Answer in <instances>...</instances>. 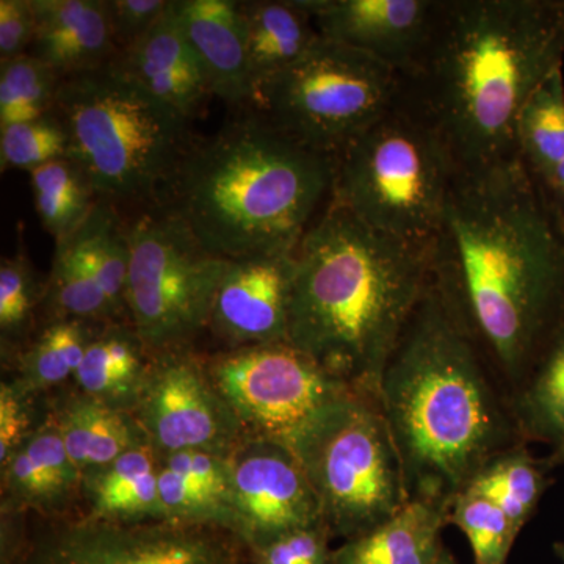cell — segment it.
I'll return each mask as SVG.
<instances>
[{
    "label": "cell",
    "instance_id": "cell-13",
    "mask_svg": "<svg viewBox=\"0 0 564 564\" xmlns=\"http://www.w3.org/2000/svg\"><path fill=\"white\" fill-rule=\"evenodd\" d=\"M132 415L161 456L184 451L229 455L245 437L207 359L191 347L151 356Z\"/></svg>",
    "mask_w": 564,
    "mask_h": 564
},
{
    "label": "cell",
    "instance_id": "cell-20",
    "mask_svg": "<svg viewBox=\"0 0 564 564\" xmlns=\"http://www.w3.org/2000/svg\"><path fill=\"white\" fill-rule=\"evenodd\" d=\"M173 9L209 76L214 96L228 106L254 102L240 2L173 0Z\"/></svg>",
    "mask_w": 564,
    "mask_h": 564
},
{
    "label": "cell",
    "instance_id": "cell-33",
    "mask_svg": "<svg viewBox=\"0 0 564 564\" xmlns=\"http://www.w3.org/2000/svg\"><path fill=\"white\" fill-rule=\"evenodd\" d=\"M46 282H40L31 261L18 252L0 265V339L3 355L18 352L31 340L35 311L43 306Z\"/></svg>",
    "mask_w": 564,
    "mask_h": 564
},
{
    "label": "cell",
    "instance_id": "cell-31",
    "mask_svg": "<svg viewBox=\"0 0 564 564\" xmlns=\"http://www.w3.org/2000/svg\"><path fill=\"white\" fill-rule=\"evenodd\" d=\"M516 415L529 443L564 440V326L514 395Z\"/></svg>",
    "mask_w": 564,
    "mask_h": 564
},
{
    "label": "cell",
    "instance_id": "cell-8",
    "mask_svg": "<svg viewBox=\"0 0 564 564\" xmlns=\"http://www.w3.org/2000/svg\"><path fill=\"white\" fill-rule=\"evenodd\" d=\"M289 447L333 538L369 533L408 503L402 463L378 397L348 392L315 415Z\"/></svg>",
    "mask_w": 564,
    "mask_h": 564
},
{
    "label": "cell",
    "instance_id": "cell-37",
    "mask_svg": "<svg viewBox=\"0 0 564 564\" xmlns=\"http://www.w3.org/2000/svg\"><path fill=\"white\" fill-rule=\"evenodd\" d=\"M170 3L169 0H107L118 55L135 46L158 24Z\"/></svg>",
    "mask_w": 564,
    "mask_h": 564
},
{
    "label": "cell",
    "instance_id": "cell-26",
    "mask_svg": "<svg viewBox=\"0 0 564 564\" xmlns=\"http://www.w3.org/2000/svg\"><path fill=\"white\" fill-rule=\"evenodd\" d=\"M150 362V351L131 323H107L88 345L74 384L115 410L132 414Z\"/></svg>",
    "mask_w": 564,
    "mask_h": 564
},
{
    "label": "cell",
    "instance_id": "cell-36",
    "mask_svg": "<svg viewBox=\"0 0 564 564\" xmlns=\"http://www.w3.org/2000/svg\"><path fill=\"white\" fill-rule=\"evenodd\" d=\"M333 534L325 522L248 545L251 564H333Z\"/></svg>",
    "mask_w": 564,
    "mask_h": 564
},
{
    "label": "cell",
    "instance_id": "cell-28",
    "mask_svg": "<svg viewBox=\"0 0 564 564\" xmlns=\"http://www.w3.org/2000/svg\"><path fill=\"white\" fill-rule=\"evenodd\" d=\"M527 445L494 456L464 489L496 503L518 533L536 513L549 486L547 470L551 469L547 462H538Z\"/></svg>",
    "mask_w": 564,
    "mask_h": 564
},
{
    "label": "cell",
    "instance_id": "cell-6",
    "mask_svg": "<svg viewBox=\"0 0 564 564\" xmlns=\"http://www.w3.org/2000/svg\"><path fill=\"white\" fill-rule=\"evenodd\" d=\"M54 113L68 135V158L115 206L158 202L192 147L188 121L118 61L63 79Z\"/></svg>",
    "mask_w": 564,
    "mask_h": 564
},
{
    "label": "cell",
    "instance_id": "cell-30",
    "mask_svg": "<svg viewBox=\"0 0 564 564\" xmlns=\"http://www.w3.org/2000/svg\"><path fill=\"white\" fill-rule=\"evenodd\" d=\"M518 154L536 180L544 181L564 162L563 68L530 96L518 121Z\"/></svg>",
    "mask_w": 564,
    "mask_h": 564
},
{
    "label": "cell",
    "instance_id": "cell-4",
    "mask_svg": "<svg viewBox=\"0 0 564 564\" xmlns=\"http://www.w3.org/2000/svg\"><path fill=\"white\" fill-rule=\"evenodd\" d=\"M434 242L377 231L332 199L296 248L288 343L356 392L377 397L432 278Z\"/></svg>",
    "mask_w": 564,
    "mask_h": 564
},
{
    "label": "cell",
    "instance_id": "cell-14",
    "mask_svg": "<svg viewBox=\"0 0 564 564\" xmlns=\"http://www.w3.org/2000/svg\"><path fill=\"white\" fill-rule=\"evenodd\" d=\"M229 478L245 547L323 522L313 485L289 445L245 436L229 454Z\"/></svg>",
    "mask_w": 564,
    "mask_h": 564
},
{
    "label": "cell",
    "instance_id": "cell-18",
    "mask_svg": "<svg viewBox=\"0 0 564 564\" xmlns=\"http://www.w3.org/2000/svg\"><path fill=\"white\" fill-rule=\"evenodd\" d=\"M117 61L144 90L187 121L214 96L209 76L174 13L173 2L158 24Z\"/></svg>",
    "mask_w": 564,
    "mask_h": 564
},
{
    "label": "cell",
    "instance_id": "cell-42",
    "mask_svg": "<svg viewBox=\"0 0 564 564\" xmlns=\"http://www.w3.org/2000/svg\"><path fill=\"white\" fill-rule=\"evenodd\" d=\"M555 552L556 555H558L560 558H562V562L564 564V543L555 544Z\"/></svg>",
    "mask_w": 564,
    "mask_h": 564
},
{
    "label": "cell",
    "instance_id": "cell-21",
    "mask_svg": "<svg viewBox=\"0 0 564 564\" xmlns=\"http://www.w3.org/2000/svg\"><path fill=\"white\" fill-rule=\"evenodd\" d=\"M159 492L166 521L212 527L239 538L234 510L229 455L184 451L161 456Z\"/></svg>",
    "mask_w": 564,
    "mask_h": 564
},
{
    "label": "cell",
    "instance_id": "cell-29",
    "mask_svg": "<svg viewBox=\"0 0 564 564\" xmlns=\"http://www.w3.org/2000/svg\"><path fill=\"white\" fill-rule=\"evenodd\" d=\"M31 184L41 225L55 242L80 228L99 202L87 174L68 155L33 170Z\"/></svg>",
    "mask_w": 564,
    "mask_h": 564
},
{
    "label": "cell",
    "instance_id": "cell-1",
    "mask_svg": "<svg viewBox=\"0 0 564 564\" xmlns=\"http://www.w3.org/2000/svg\"><path fill=\"white\" fill-rule=\"evenodd\" d=\"M434 272L516 395L564 326V214L521 159L456 174Z\"/></svg>",
    "mask_w": 564,
    "mask_h": 564
},
{
    "label": "cell",
    "instance_id": "cell-25",
    "mask_svg": "<svg viewBox=\"0 0 564 564\" xmlns=\"http://www.w3.org/2000/svg\"><path fill=\"white\" fill-rule=\"evenodd\" d=\"M254 99L263 85L300 61L321 39L302 0L240 2Z\"/></svg>",
    "mask_w": 564,
    "mask_h": 564
},
{
    "label": "cell",
    "instance_id": "cell-41",
    "mask_svg": "<svg viewBox=\"0 0 564 564\" xmlns=\"http://www.w3.org/2000/svg\"><path fill=\"white\" fill-rule=\"evenodd\" d=\"M436 564H459L456 562L455 556L451 554L447 547L444 549L443 554H441L440 560H437Z\"/></svg>",
    "mask_w": 564,
    "mask_h": 564
},
{
    "label": "cell",
    "instance_id": "cell-32",
    "mask_svg": "<svg viewBox=\"0 0 564 564\" xmlns=\"http://www.w3.org/2000/svg\"><path fill=\"white\" fill-rule=\"evenodd\" d=\"M61 84V77L32 55L0 62V126L54 113Z\"/></svg>",
    "mask_w": 564,
    "mask_h": 564
},
{
    "label": "cell",
    "instance_id": "cell-35",
    "mask_svg": "<svg viewBox=\"0 0 564 564\" xmlns=\"http://www.w3.org/2000/svg\"><path fill=\"white\" fill-rule=\"evenodd\" d=\"M68 155V135L57 115L35 121L0 126V165L2 170L33 172L44 163Z\"/></svg>",
    "mask_w": 564,
    "mask_h": 564
},
{
    "label": "cell",
    "instance_id": "cell-11",
    "mask_svg": "<svg viewBox=\"0 0 564 564\" xmlns=\"http://www.w3.org/2000/svg\"><path fill=\"white\" fill-rule=\"evenodd\" d=\"M245 436L291 444L328 404L355 391L289 343L229 348L207 359Z\"/></svg>",
    "mask_w": 564,
    "mask_h": 564
},
{
    "label": "cell",
    "instance_id": "cell-34",
    "mask_svg": "<svg viewBox=\"0 0 564 564\" xmlns=\"http://www.w3.org/2000/svg\"><path fill=\"white\" fill-rule=\"evenodd\" d=\"M448 524L458 527L473 549L474 564H508L516 538L507 514L478 494L464 491L448 513Z\"/></svg>",
    "mask_w": 564,
    "mask_h": 564
},
{
    "label": "cell",
    "instance_id": "cell-9",
    "mask_svg": "<svg viewBox=\"0 0 564 564\" xmlns=\"http://www.w3.org/2000/svg\"><path fill=\"white\" fill-rule=\"evenodd\" d=\"M402 95V77L361 51L318 39L256 96L259 111L293 140L336 159Z\"/></svg>",
    "mask_w": 564,
    "mask_h": 564
},
{
    "label": "cell",
    "instance_id": "cell-23",
    "mask_svg": "<svg viewBox=\"0 0 564 564\" xmlns=\"http://www.w3.org/2000/svg\"><path fill=\"white\" fill-rule=\"evenodd\" d=\"M47 417L80 475L113 463L148 441L131 413L115 410L79 389L52 400Z\"/></svg>",
    "mask_w": 564,
    "mask_h": 564
},
{
    "label": "cell",
    "instance_id": "cell-16",
    "mask_svg": "<svg viewBox=\"0 0 564 564\" xmlns=\"http://www.w3.org/2000/svg\"><path fill=\"white\" fill-rule=\"evenodd\" d=\"M322 39L361 51L400 74L425 47L437 0H302Z\"/></svg>",
    "mask_w": 564,
    "mask_h": 564
},
{
    "label": "cell",
    "instance_id": "cell-5",
    "mask_svg": "<svg viewBox=\"0 0 564 564\" xmlns=\"http://www.w3.org/2000/svg\"><path fill=\"white\" fill-rule=\"evenodd\" d=\"M336 159L303 147L261 111L185 152L159 206L212 254L296 251L332 195Z\"/></svg>",
    "mask_w": 564,
    "mask_h": 564
},
{
    "label": "cell",
    "instance_id": "cell-12",
    "mask_svg": "<svg viewBox=\"0 0 564 564\" xmlns=\"http://www.w3.org/2000/svg\"><path fill=\"white\" fill-rule=\"evenodd\" d=\"M14 564L251 563L242 540L225 530L169 521L115 524L70 514L28 525Z\"/></svg>",
    "mask_w": 564,
    "mask_h": 564
},
{
    "label": "cell",
    "instance_id": "cell-39",
    "mask_svg": "<svg viewBox=\"0 0 564 564\" xmlns=\"http://www.w3.org/2000/svg\"><path fill=\"white\" fill-rule=\"evenodd\" d=\"M35 32L33 0H0V62L29 54Z\"/></svg>",
    "mask_w": 564,
    "mask_h": 564
},
{
    "label": "cell",
    "instance_id": "cell-15",
    "mask_svg": "<svg viewBox=\"0 0 564 564\" xmlns=\"http://www.w3.org/2000/svg\"><path fill=\"white\" fill-rule=\"evenodd\" d=\"M296 251L231 259L223 274L209 328L229 348L289 340Z\"/></svg>",
    "mask_w": 564,
    "mask_h": 564
},
{
    "label": "cell",
    "instance_id": "cell-27",
    "mask_svg": "<svg viewBox=\"0 0 564 564\" xmlns=\"http://www.w3.org/2000/svg\"><path fill=\"white\" fill-rule=\"evenodd\" d=\"M102 326L84 321L46 322L17 352L11 381L35 397L74 381L88 345Z\"/></svg>",
    "mask_w": 564,
    "mask_h": 564
},
{
    "label": "cell",
    "instance_id": "cell-43",
    "mask_svg": "<svg viewBox=\"0 0 564 564\" xmlns=\"http://www.w3.org/2000/svg\"><path fill=\"white\" fill-rule=\"evenodd\" d=\"M563 214H564V212H563Z\"/></svg>",
    "mask_w": 564,
    "mask_h": 564
},
{
    "label": "cell",
    "instance_id": "cell-24",
    "mask_svg": "<svg viewBox=\"0 0 564 564\" xmlns=\"http://www.w3.org/2000/svg\"><path fill=\"white\" fill-rule=\"evenodd\" d=\"M448 513L441 505L411 500L384 524L334 549L333 564H436Z\"/></svg>",
    "mask_w": 564,
    "mask_h": 564
},
{
    "label": "cell",
    "instance_id": "cell-22",
    "mask_svg": "<svg viewBox=\"0 0 564 564\" xmlns=\"http://www.w3.org/2000/svg\"><path fill=\"white\" fill-rule=\"evenodd\" d=\"M161 455L148 441L82 475V514L115 524L166 521L159 492Z\"/></svg>",
    "mask_w": 564,
    "mask_h": 564
},
{
    "label": "cell",
    "instance_id": "cell-38",
    "mask_svg": "<svg viewBox=\"0 0 564 564\" xmlns=\"http://www.w3.org/2000/svg\"><path fill=\"white\" fill-rule=\"evenodd\" d=\"M33 400L13 381L0 384V464L6 463L33 432Z\"/></svg>",
    "mask_w": 564,
    "mask_h": 564
},
{
    "label": "cell",
    "instance_id": "cell-3",
    "mask_svg": "<svg viewBox=\"0 0 564 564\" xmlns=\"http://www.w3.org/2000/svg\"><path fill=\"white\" fill-rule=\"evenodd\" d=\"M563 58L564 0H437L402 93L458 173L485 172L518 161L521 111Z\"/></svg>",
    "mask_w": 564,
    "mask_h": 564
},
{
    "label": "cell",
    "instance_id": "cell-40",
    "mask_svg": "<svg viewBox=\"0 0 564 564\" xmlns=\"http://www.w3.org/2000/svg\"><path fill=\"white\" fill-rule=\"evenodd\" d=\"M564 462V440L558 445H555V451L552 456H549L547 463L549 466L554 467L556 464Z\"/></svg>",
    "mask_w": 564,
    "mask_h": 564
},
{
    "label": "cell",
    "instance_id": "cell-7",
    "mask_svg": "<svg viewBox=\"0 0 564 564\" xmlns=\"http://www.w3.org/2000/svg\"><path fill=\"white\" fill-rule=\"evenodd\" d=\"M456 174L444 140L402 93L337 155L332 199L377 231L434 242Z\"/></svg>",
    "mask_w": 564,
    "mask_h": 564
},
{
    "label": "cell",
    "instance_id": "cell-2",
    "mask_svg": "<svg viewBox=\"0 0 564 564\" xmlns=\"http://www.w3.org/2000/svg\"><path fill=\"white\" fill-rule=\"evenodd\" d=\"M377 397L402 463L408 502L451 511L486 463L529 444L513 391L434 265Z\"/></svg>",
    "mask_w": 564,
    "mask_h": 564
},
{
    "label": "cell",
    "instance_id": "cell-19",
    "mask_svg": "<svg viewBox=\"0 0 564 564\" xmlns=\"http://www.w3.org/2000/svg\"><path fill=\"white\" fill-rule=\"evenodd\" d=\"M35 39L29 55L61 79L117 61L107 0H33Z\"/></svg>",
    "mask_w": 564,
    "mask_h": 564
},
{
    "label": "cell",
    "instance_id": "cell-10",
    "mask_svg": "<svg viewBox=\"0 0 564 564\" xmlns=\"http://www.w3.org/2000/svg\"><path fill=\"white\" fill-rule=\"evenodd\" d=\"M128 321L151 356L191 347L209 326L228 259L212 254L173 212L128 223Z\"/></svg>",
    "mask_w": 564,
    "mask_h": 564
},
{
    "label": "cell",
    "instance_id": "cell-17",
    "mask_svg": "<svg viewBox=\"0 0 564 564\" xmlns=\"http://www.w3.org/2000/svg\"><path fill=\"white\" fill-rule=\"evenodd\" d=\"M2 514L58 519L82 500V475L51 419L0 464Z\"/></svg>",
    "mask_w": 564,
    "mask_h": 564
}]
</instances>
